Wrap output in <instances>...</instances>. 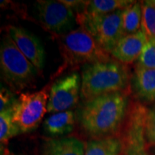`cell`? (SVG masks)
Here are the masks:
<instances>
[{
    "instance_id": "6da1fadb",
    "label": "cell",
    "mask_w": 155,
    "mask_h": 155,
    "mask_svg": "<svg viewBox=\"0 0 155 155\" xmlns=\"http://www.w3.org/2000/svg\"><path fill=\"white\" fill-rule=\"evenodd\" d=\"M130 96L129 90L83 102L77 115L81 129L91 139L119 135L130 105Z\"/></svg>"
},
{
    "instance_id": "7a4b0ae2",
    "label": "cell",
    "mask_w": 155,
    "mask_h": 155,
    "mask_svg": "<svg viewBox=\"0 0 155 155\" xmlns=\"http://www.w3.org/2000/svg\"><path fill=\"white\" fill-rule=\"evenodd\" d=\"M127 65L113 59L87 64L81 73V98L83 102L111 93L130 90Z\"/></svg>"
},
{
    "instance_id": "3957f363",
    "label": "cell",
    "mask_w": 155,
    "mask_h": 155,
    "mask_svg": "<svg viewBox=\"0 0 155 155\" xmlns=\"http://www.w3.org/2000/svg\"><path fill=\"white\" fill-rule=\"evenodd\" d=\"M57 38H59L58 44L63 63L55 75L68 68H74L111 59L109 54L104 52L94 38L81 27Z\"/></svg>"
},
{
    "instance_id": "277c9868",
    "label": "cell",
    "mask_w": 155,
    "mask_h": 155,
    "mask_svg": "<svg viewBox=\"0 0 155 155\" xmlns=\"http://www.w3.org/2000/svg\"><path fill=\"white\" fill-rule=\"evenodd\" d=\"M0 66L3 81L15 94L33 87L40 72L19 50L8 33L2 40Z\"/></svg>"
},
{
    "instance_id": "5b68a950",
    "label": "cell",
    "mask_w": 155,
    "mask_h": 155,
    "mask_svg": "<svg viewBox=\"0 0 155 155\" xmlns=\"http://www.w3.org/2000/svg\"><path fill=\"white\" fill-rule=\"evenodd\" d=\"M123 9L105 15H92L86 12L76 14L77 24L91 35L99 47L111 55L124 36L122 28Z\"/></svg>"
},
{
    "instance_id": "8992f818",
    "label": "cell",
    "mask_w": 155,
    "mask_h": 155,
    "mask_svg": "<svg viewBox=\"0 0 155 155\" xmlns=\"http://www.w3.org/2000/svg\"><path fill=\"white\" fill-rule=\"evenodd\" d=\"M50 85L36 92L19 94L12 106L13 121L21 133L34 131L48 112Z\"/></svg>"
},
{
    "instance_id": "52a82bcc",
    "label": "cell",
    "mask_w": 155,
    "mask_h": 155,
    "mask_svg": "<svg viewBox=\"0 0 155 155\" xmlns=\"http://www.w3.org/2000/svg\"><path fill=\"white\" fill-rule=\"evenodd\" d=\"M147 106L132 98L122 128L121 137L124 155H150L144 137Z\"/></svg>"
},
{
    "instance_id": "ba28073f",
    "label": "cell",
    "mask_w": 155,
    "mask_h": 155,
    "mask_svg": "<svg viewBox=\"0 0 155 155\" xmlns=\"http://www.w3.org/2000/svg\"><path fill=\"white\" fill-rule=\"evenodd\" d=\"M35 8L43 28L56 37L72 31L77 23L74 12L61 1L39 0Z\"/></svg>"
},
{
    "instance_id": "9c48e42d",
    "label": "cell",
    "mask_w": 155,
    "mask_h": 155,
    "mask_svg": "<svg viewBox=\"0 0 155 155\" xmlns=\"http://www.w3.org/2000/svg\"><path fill=\"white\" fill-rule=\"evenodd\" d=\"M81 77L72 73L58 79L50 86L48 102V113L70 111L77 105L81 96Z\"/></svg>"
},
{
    "instance_id": "30bf717a",
    "label": "cell",
    "mask_w": 155,
    "mask_h": 155,
    "mask_svg": "<svg viewBox=\"0 0 155 155\" xmlns=\"http://www.w3.org/2000/svg\"><path fill=\"white\" fill-rule=\"evenodd\" d=\"M7 33L22 53L40 72L43 69L45 53L40 40L22 27L9 25Z\"/></svg>"
},
{
    "instance_id": "8fae6325",
    "label": "cell",
    "mask_w": 155,
    "mask_h": 155,
    "mask_svg": "<svg viewBox=\"0 0 155 155\" xmlns=\"http://www.w3.org/2000/svg\"><path fill=\"white\" fill-rule=\"evenodd\" d=\"M130 91L134 99L143 105L155 104V69L137 64L131 75Z\"/></svg>"
},
{
    "instance_id": "7c38bea8",
    "label": "cell",
    "mask_w": 155,
    "mask_h": 155,
    "mask_svg": "<svg viewBox=\"0 0 155 155\" xmlns=\"http://www.w3.org/2000/svg\"><path fill=\"white\" fill-rule=\"evenodd\" d=\"M147 41L146 35L142 30L137 33L124 35L116 45L111 55L116 61L129 65L139 59Z\"/></svg>"
},
{
    "instance_id": "4fadbf2b",
    "label": "cell",
    "mask_w": 155,
    "mask_h": 155,
    "mask_svg": "<svg viewBox=\"0 0 155 155\" xmlns=\"http://www.w3.org/2000/svg\"><path fill=\"white\" fill-rule=\"evenodd\" d=\"M86 144L76 137L49 139L45 142L42 155H84Z\"/></svg>"
},
{
    "instance_id": "5bb4252c",
    "label": "cell",
    "mask_w": 155,
    "mask_h": 155,
    "mask_svg": "<svg viewBox=\"0 0 155 155\" xmlns=\"http://www.w3.org/2000/svg\"><path fill=\"white\" fill-rule=\"evenodd\" d=\"M76 116L72 110L53 114L43 122L45 133L53 138L69 134L75 127Z\"/></svg>"
},
{
    "instance_id": "9a60e30c",
    "label": "cell",
    "mask_w": 155,
    "mask_h": 155,
    "mask_svg": "<svg viewBox=\"0 0 155 155\" xmlns=\"http://www.w3.org/2000/svg\"><path fill=\"white\" fill-rule=\"evenodd\" d=\"M84 155H124L121 137L90 139L86 144Z\"/></svg>"
},
{
    "instance_id": "2e32d148",
    "label": "cell",
    "mask_w": 155,
    "mask_h": 155,
    "mask_svg": "<svg viewBox=\"0 0 155 155\" xmlns=\"http://www.w3.org/2000/svg\"><path fill=\"white\" fill-rule=\"evenodd\" d=\"M142 22V2L134 1L123 9L122 28L124 36L134 34L141 30Z\"/></svg>"
},
{
    "instance_id": "e0dca14e",
    "label": "cell",
    "mask_w": 155,
    "mask_h": 155,
    "mask_svg": "<svg viewBox=\"0 0 155 155\" xmlns=\"http://www.w3.org/2000/svg\"><path fill=\"white\" fill-rule=\"evenodd\" d=\"M134 1L129 0H94L88 1L84 12L92 15H105L124 9Z\"/></svg>"
},
{
    "instance_id": "ac0fdd59",
    "label": "cell",
    "mask_w": 155,
    "mask_h": 155,
    "mask_svg": "<svg viewBox=\"0 0 155 155\" xmlns=\"http://www.w3.org/2000/svg\"><path fill=\"white\" fill-rule=\"evenodd\" d=\"M21 134L18 127L13 121L12 107L0 113V141L2 144H7L12 138Z\"/></svg>"
},
{
    "instance_id": "d6986e66",
    "label": "cell",
    "mask_w": 155,
    "mask_h": 155,
    "mask_svg": "<svg viewBox=\"0 0 155 155\" xmlns=\"http://www.w3.org/2000/svg\"><path fill=\"white\" fill-rule=\"evenodd\" d=\"M141 30L147 40H155V7L151 0L142 1V22Z\"/></svg>"
},
{
    "instance_id": "ffe728a7",
    "label": "cell",
    "mask_w": 155,
    "mask_h": 155,
    "mask_svg": "<svg viewBox=\"0 0 155 155\" xmlns=\"http://www.w3.org/2000/svg\"><path fill=\"white\" fill-rule=\"evenodd\" d=\"M144 118V137L147 147H155V104L146 106Z\"/></svg>"
},
{
    "instance_id": "44dd1931",
    "label": "cell",
    "mask_w": 155,
    "mask_h": 155,
    "mask_svg": "<svg viewBox=\"0 0 155 155\" xmlns=\"http://www.w3.org/2000/svg\"><path fill=\"white\" fill-rule=\"evenodd\" d=\"M137 65L140 66L155 69V40H148L143 48Z\"/></svg>"
},
{
    "instance_id": "7402d4cb",
    "label": "cell",
    "mask_w": 155,
    "mask_h": 155,
    "mask_svg": "<svg viewBox=\"0 0 155 155\" xmlns=\"http://www.w3.org/2000/svg\"><path fill=\"white\" fill-rule=\"evenodd\" d=\"M16 98H14V93L11 90L1 87L0 92V111H2L7 108H11Z\"/></svg>"
},
{
    "instance_id": "603a6c76",
    "label": "cell",
    "mask_w": 155,
    "mask_h": 155,
    "mask_svg": "<svg viewBox=\"0 0 155 155\" xmlns=\"http://www.w3.org/2000/svg\"><path fill=\"white\" fill-rule=\"evenodd\" d=\"M2 155H16V154H12V153H10V152H9L8 151H4V153H2Z\"/></svg>"
},
{
    "instance_id": "cb8c5ba5",
    "label": "cell",
    "mask_w": 155,
    "mask_h": 155,
    "mask_svg": "<svg viewBox=\"0 0 155 155\" xmlns=\"http://www.w3.org/2000/svg\"><path fill=\"white\" fill-rule=\"evenodd\" d=\"M151 2L153 4V5L155 7V0H151Z\"/></svg>"
},
{
    "instance_id": "d4e9b609",
    "label": "cell",
    "mask_w": 155,
    "mask_h": 155,
    "mask_svg": "<svg viewBox=\"0 0 155 155\" xmlns=\"http://www.w3.org/2000/svg\"><path fill=\"white\" fill-rule=\"evenodd\" d=\"M153 148H154V149H155V147H153ZM154 155H155V150H154Z\"/></svg>"
}]
</instances>
